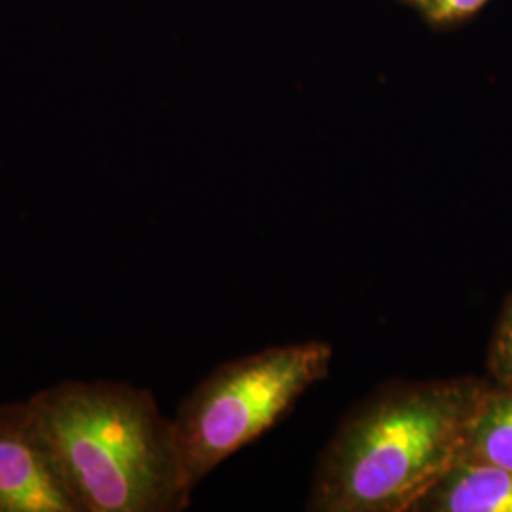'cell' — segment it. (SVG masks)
Wrapping results in <instances>:
<instances>
[{"instance_id":"obj_7","label":"cell","mask_w":512,"mask_h":512,"mask_svg":"<svg viewBox=\"0 0 512 512\" xmlns=\"http://www.w3.org/2000/svg\"><path fill=\"white\" fill-rule=\"evenodd\" d=\"M488 380L499 387H512V294L497 317L488 346Z\"/></svg>"},{"instance_id":"obj_1","label":"cell","mask_w":512,"mask_h":512,"mask_svg":"<svg viewBox=\"0 0 512 512\" xmlns=\"http://www.w3.org/2000/svg\"><path fill=\"white\" fill-rule=\"evenodd\" d=\"M490 385L475 376L380 385L321 452L308 511L410 512L458 463Z\"/></svg>"},{"instance_id":"obj_2","label":"cell","mask_w":512,"mask_h":512,"mask_svg":"<svg viewBox=\"0 0 512 512\" xmlns=\"http://www.w3.org/2000/svg\"><path fill=\"white\" fill-rule=\"evenodd\" d=\"M78 512H181L184 476L173 418L124 382H59L29 397Z\"/></svg>"},{"instance_id":"obj_4","label":"cell","mask_w":512,"mask_h":512,"mask_svg":"<svg viewBox=\"0 0 512 512\" xmlns=\"http://www.w3.org/2000/svg\"><path fill=\"white\" fill-rule=\"evenodd\" d=\"M0 512H78L29 399L0 404Z\"/></svg>"},{"instance_id":"obj_6","label":"cell","mask_w":512,"mask_h":512,"mask_svg":"<svg viewBox=\"0 0 512 512\" xmlns=\"http://www.w3.org/2000/svg\"><path fill=\"white\" fill-rule=\"evenodd\" d=\"M459 461L512 471V387H488L467 429Z\"/></svg>"},{"instance_id":"obj_5","label":"cell","mask_w":512,"mask_h":512,"mask_svg":"<svg viewBox=\"0 0 512 512\" xmlns=\"http://www.w3.org/2000/svg\"><path fill=\"white\" fill-rule=\"evenodd\" d=\"M410 512H512V471L458 461L421 495Z\"/></svg>"},{"instance_id":"obj_3","label":"cell","mask_w":512,"mask_h":512,"mask_svg":"<svg viewBox=\"0 0 512 512\" xmlns=\"http://www.w3.org/2000/svg\"><path fill=\"white\" fill-rule=\"evenodd\" d=\"M334 349L308 340L255 351L209 372L173 416L184 476L194 490L220 463L283 420L327 380Z\"/></svg>"},{"instance_id":"obj_9","label":"cell","mask_w":512,"mask_h":512,"mask_svg":"<svg viewBox=\"0 0 512 512\" xmlns=\"http://www.w3.org/2000/svg\"><path fill=\"white\" fill-rule=\"evenodd\" d=\"M403 2H406V0H403Z\"/></svg>"},{"instance_id":"obj_8","label":"cell","mask_w":512,"mask_h":512,"mask_svg":"<svg viewBox=\"0 0 512 512\" xmlns=\"http://www.w3.org/2000/svg\"><path fill=\"white\" fill-rule=\"evenodd\" d=\"M433 27L450 29L476 18L490 0H406Z\"/></svg>"}]
</instances>
